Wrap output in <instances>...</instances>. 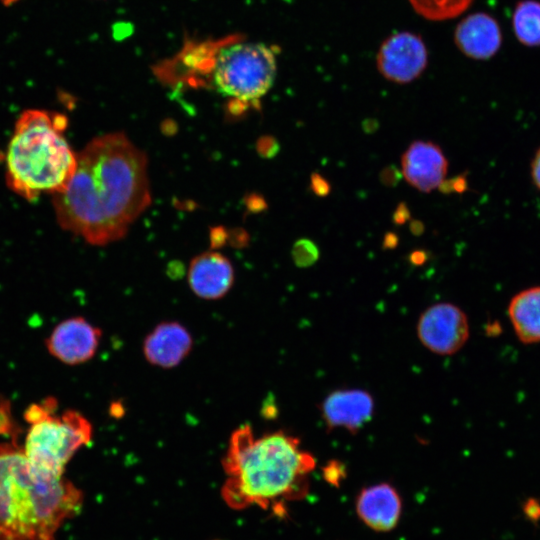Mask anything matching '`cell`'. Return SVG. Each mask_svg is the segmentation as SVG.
I'll return each mask as SVG.
<instances>
[{
  "mask_svg": "<svg viewBox=\"0 0 540 540\" xmlns=\"http://www.w3.org/2000/svg\"><path fill=\"white\" fill-rule=\"evenodd\" d=\"M427 259V254L423 250H415L409 255V260L413 265H422Z\"/></svg>",
  "mask_w": 540,
  "mask_h": 540,
  "instance_id": "26",
  "label": "cell"
},
{
  "mask_svg": "<svg viewBox=\"0 0 540 540\" xmlns=\"http://www.w3.org/2000/svg\"><path fill=\"white\" fill-rule=\"evenodd\" d=\"M193 337L178 321L158 323L143 341V355L152 366L171 369L178 366L191 352Z\"/></svg>",
  "mask_w": 540,
  "mask_h": 540,
  "instance_id": "12",
  "label": "cell"
},
{
  "mask_svg": "<svg viewBox=\"0 0 540 540\" xmlns=\"http://www.w3.org/2000/svg\"><path fill=\"white\" fill-rule=\"evenodd\" d=\"M151 201L146 154L122 132L93 138L66 190L53 195L61 228L97 246L123 238Z\"/></svg>",
  "mask_w": 540,
  "mask_h": 540,
  "instance_id": "1",
  "label": "cell"
},
{
  "mask_svg": "<svg viewBox=\"0 0 540 540\" xmlns=\"http://www.w3.org/2000/svg\"><path fill=\"white\" fill-rule=\"evenodd\" d=\"M430 1H432V0H410L412 6L415 9H418V8L424 6L425 4L429 3Z\"/></svg>",
  "mask_w": 540,
  "mask_h": 540,
  "instance_id": "29",
  "label": "cell"
},
{
  "mask_svg": "<svg viewBox=\"0 0 540 540\" xmlns=\"http://www.w3.org/2000/svg\"><path fill=\"white\" fill-rule=\"evenodd\" d=\"M470 327L467 315L452 303H436L422 312L417 336L422 345L438 355H452L467 342Z\"/></svg>",
  "mask_w": 540,
  "mask_h": 540,
  "instance_id": "7",
  "label": "cell"
},
{
  "mask_svg": "<svg viewBox=\"0 0 540 540\" xmlns=\"http://www.w3.org/2000/svg\"><path fill=\"white\" fill-rule=\"evenodd\" d=\"M508 317L517 339L523 344L540 342V286L515 294L508 305Z\"/></svg>",
  "mask_w": 540,
  "mask_h": 540,
  "instance_id": "16",
  "label": "cell"
},
{
  "mask_svg": "<svg viewBox=\"0 0 540 540\" xmlns=\"http://www.w3.org/2000/svg\"><path fill=\"white\" fill-rule=\"evenodd\" d=\"M3 2V4L5 5H11L13 4L14 2L18 1V0H1Z\"/></svg>",
  "mask_w": 540,
  "mask_h": 540,
  "instance_id": "30",
  "label": "cell"
},
{
  "mask_svg": "<svg viewBox=\"0 0 540 540\" xmlns=\"http://www.w3.org/2000/svg\"><path fill=\"white\" fill-rule=\"evenodd\" d=\"M427 58L426 46L418 35L398 32L381 44L376 64L387 80L405 84L421 75L426 68Z\"/></svg>",
  "mask_w": 540,
  "mask_h": 540,
  "instance_id": "8",
  "label": "cell"
},
{
  "mask_svg": "<svg viewBox=\"0 0 540 540\" xmlns=\"http://www.w3.org/2000/svg\"><path fill=\"white\" fill-rule=\"evenodd\" d=\"M319 255L320 252L318 246L310 239H300L296 241L292 249L293 260L299 267L313 265L318 260Z\"/></svg>",
  "mask_w": 540,
  "mask_h": 540,
  "instance_id": "18",
  "label": "cell"
},
{
  "mask_svg": "<svg viewBox=\"0 0 540 540\" xmlns=\"http://www.w3.org/2000/svg\"><path fill=\"white\" fill-rule=\"evenodd\" d=\"M311 189L319 197L327 196L331 191L330 183L319 173H313L310 177Z\"/></svg>",
  "mask_w": 540,
  "mask_h": 540,
  "instance_id": "21",
  "label": "cell"
},
{
  "mask_svg": "<svg viewBox=\"0 0 540 540\" xmlns=\"http://www.w3.org/2000/svg\"><path fill=\"white\" fill-rule=\"evenodd\" d=\"M401 499L388 483H378L361 490L356 501L360 519L376 531L393 529L400 518Z\"/></svg>",
  "mask_w": 540,
  "mask_h": 540,
  "instance_id": "14",
  "label": "cell"
},
{
  "mask_svg": "<svg viewBox=\"0 0 540 540\" xmlns=\"http://www.w3.org/2000/svg\"><path fill=\"white\" fill-rule=\"evenodd\" d=\"M102 331L83 317L60 322L45 340L48 352L67 365L91 360L100 345Z\"/></svg>",
  "mask_w": 540,
  "mask_h": 540,
  "instance_id": "9",
  "label": "cell"
},
{
  "mask_svg": "<svg viewBox=\"0 0 540 540\" xmlns=\"http://www.w3.org/2000/svg\"><path fill=\"white\" fill-rule=\"evenodd\" d=\"M401 177L400 171L394 166L385 167L380 173V180L383 185L395 186Z\"/></svg>",
  "mask_w": 540,
  "mask_h": 540,
  "instance_id": "22",
  "label": "cell"
},
{
  "mask_svg": "<svg viewBox=\"0 0 540 540\" xmlns=\"http://www.w3.org/2000/svg\"><path fill=\"white\" fill-rule=\"evenodd\" d=\"M531 177L534 185L540 190V148L536 151L532 159Z\"/></svg>",
  "mask_w": 540,
  "mask_h": 540,
  "instance_id": "25",
  "label": "cell"
},
{
  "mask_svg": "<svg viewBox=\"0 0 540 540\" xmlns=\"http://www.w3.org/2000/svg\"><path fill=\"white\" fill-rule=\"evenodd\" d=\"M17 428L9 399L0 394V435L13 438L19 433Z\"/></svg>",
  "mask_w": 540,
  "mask_h": 540,
  "instance_id": "19",
  "label": "cell"
},
{
  "mask_svg": "<svg viewBox=\"0 0 540 540\" xmlns=\"http://www.w3.org/2000/svg\"><path fill=\"white\" fill-rule=\"evenodd\" d=\"M344 467L337 461H332L324 468L327 481L337 483L343 476Z\"/></svg>",
  "mask_w": 540,
  "mask_h": 540,
  "instance_id": "23",
  "label": "cell"
},
{
  "mask_svg": "<svg viewBox=\"0 0 540 540\" xmlns=\"http://www.w3.org/2000/svg\"><path fill=\"white\" fill-rule=\"evenodd\" d=\"M398 244V236L395 233L388 232L384 236L383 247L385 249H393Z\"/></svg>",
  "mask_w": 540,
  "mask_h": 540,
  "instance_id": "27",
  "label": "cell"
},
{
  "mask_svg": "<svg viewBox=\"0 0 540 540\" xmlns=\"http://www.w3.org/2000/svg\"><path fill=\"white\" fill-rule=\"evenodd\" d=\"M410 230L414 235H420L424 232V224L421 221L413 220L410 222Z\"/></svg>",
  "mask_w": 540,
  "mask_h": 540,
  "instance_id": "28",
  "label": "cell"
},
{
  "mask_svg": "<svg viewBox=\"0 0 540 540\" xmlns=\"http://www.w3.org/2000/svg\"><path fill=\"white\" fill-rule=\"evenodd\" d=\"M410 219V211L404 202L398 204L393 213V222L396 225H402Z\"/></svg>",
  "mask_w": 540,
  "mask_h": 540,
  "instance_id": "24",
  "label": "cell"
},
{
  "mask_svg": "<svg viewBox=\"0 0 540 540\" xmlns=\"http://www.w3.org/2000/svg\"><path fill=\"white\" fill-rule=\"evenodd\" d=\"M83 499L68 479L39 473L14 442L0 444V540H54Z\"/></svg>",
  "mask_w": 540,
  "mask_h": 540,
  "instance_id": "3",
  "label": "cell"
},
{
  "mask_svg": "<svg viewBox=\"0 0 540 540\" xmlns=\"http://www.w3.org/2000/svg\"><path fill=\"white\" fill-rule=\"evenodd\" d=\"M277 72L274 50L263 43L239 42L222 49L215 59L212 80L222 95L253 103L272 87Z\"/></svg>",
  "mask_w": 540,
  "mask_h": 540,
  "instance_id": "6",
  "label": "cell"
},
{
  "mask_svg": "<svg viewBox=\"0 0 540 540\" xmlns=\"http://www.w3.org/2000/svg\"><path fill=\"white\" fill-rule=\"evenodd\" d=\"M234 269L230 260L218 252H204L192 259L188 283L192 292L205 300L224 297L232 288Z\"/></svg>",
  "mask_w": 540,
  "mask_h": 540,
  "instance_id": "13",
  "label": "cell"
},
{
  "mask_svg": "<svg viewBox=\"0 0 540 540\" xmlns=\"http://www.w3.org/2000/svg\"><path fill=\"white\" fill-rule=\"evenodd\" d=\"M373 396L359 388L337 389L320 404V413L328 430L344 429L357 433L373 417Z\"/></svg>",
  "mask_w": 540,
  "mask_h": 540,
  "instance_id": "10",
  "label": "cell"
},
{
  "mask_svg": "<svg viewBox=\"0 0 540 540\" xmlns=\"http://www.w3.org/2000/svg\"><path fill=\"white\" fill-rule=\"evenodd\" d=\"M502 35L497 21L485 13L464 18L456 27L455 43L468 57L489 59L499 50Z\"/></svg>",
  "mask_w": 540,
  "mask_h": 540,
  "instance_id": "15",
  "label": "cell"
},
{
  "mask_svg": "<svg viewBox=\"0 0 540 540\" xmlns=\"http://www.w3.org/2000/svg\"><path fill=\"white\" fill-rule=\"evenodd\" d=\"M57 402L46 399L32 404L24 418L29 423L23 451L31 465L42 475L61 478L74 454L90 443L93 427L76 410L54 415Z\"/></svg>",
  "mask_w": 540,
  "mask_h": 540,
  "instance_id": "5",
  "label": "cell"
},
{
  "mask_svg": "<svg viewBox=\"0 0 540 540\" xmlns=\"http://www.w3.org/2000/svg\"><path fill=\"white\" fill-rule=\"evenodd\" d=\"M64 114L39 109L24 111L16 121L6 157V182L22 198L66 190L77 167V153L64 132Z\"/></svg>",
  "mask_w": 540,
  "mask_h": 540,
  "instance_id": "4",
  "label": "cell"
},
{
  "mask_svg": "<svg viewBox=\"0 0 540 540\" xmlns=\"http://www.w3.org/2000/svg\"><path fill=\"white\" fill-rule=\"evenodd\" d=\"M513 29L517 39L526 46H540V2H519L513 13Z\"/></svg>",
  "mask_w": 540,
  "mask_h": 540,
  "instance_id": "17",
  "label": "cell"
},
{
  "mask_svg": "<svg viewBox=\"0 0 540 540\" xmlns=\"http://www.w3.org/2000/svg\"><path fill=\"white\" fill-rule=\"evenodd\" d=\"M401 167L403 177L412 187L429 193L445 180L448 162L438 145L416 140L403 153Z\"/></svg>",
  "mask_w": 540,
  "mask_h": 540,
  "instance_id": "11",
  "label": "cell"
},
{
  "mask_svg": "<svg viewBox=\"0 0 540 540\" xmlns=\"http://www.w3.org/2000/svg\"><path fill=\"white\" fill-rule=\"evenodd\" d=\"M443 193H463L467 189V178L463 175H458L452 179L444 180L438 187Z\"/></svg>",
  "mask_w": 540,
  "mask_h": 540,
  "instance_id": "20",
  "label": "cell"
},
{
  "mask_svg": "<svg viewBox=\"0 0 540 540\" xmlns=\"http://www.w3.org/2000/svg\"><path fill=\"white\" fill-rule=\"evenodd\" d=\"M221 464V495L230 508L268 509L306 495L316 460L298 437L281 430L256 435L244 424L231 433Z\"/></svg>",
  "mask_w": 540,
  "mask_h": 540,
  "instance_id": "2",
  "label": "cell"
}]
</instances>
